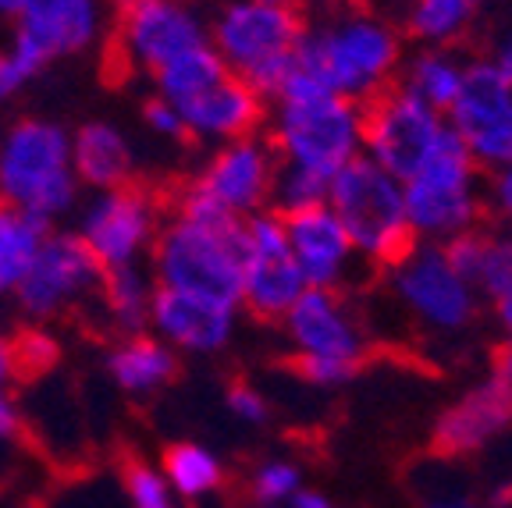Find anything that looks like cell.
<instances>
[{
  "instance_id": "15",
  "label": "cell",
  "mask_w": 512,
  "mask_h": 508,
  "mask_svg": "<svg viewBox=\"0 0 512 508\" xmlns=\"http://www.w3.org/2000/svg\"><path fill=\"white\" fill-rule=\"evenodd\" d=\"M278 167V150L271 143H260V139L246 135V139H232L224 146L192 185L232 217H249L260 214V207L271 199Z\"/></svg>"
},
{
  "instance_id": "19",
  "label": "cell",
  "mask_w": 512,
  "mask_h": 508,
  "mask_svg": "<svg viewBox=\"0 0 512 508\" xmlns=\"http://www.w3.org/2000/svg\"><path fill=\"white\" fill-rule=\"evenodd\" d=\"M150 317L164 338L192 352H214L232 334V306L203 295L175 292L160 285L150 299Z\"/></svg>"
},
{
  "instance_id": "10",
  "label": "cell",
  "mask_w": 512,
  "mask_h": 508,
  "mask_svg": "<svg viewBox=\"0 0 512 508\" xmlns=\"http://www.w3.org/2000/svg\"><path fill=\"white\" fill-rule=\"evenodd\" d=\"M306 292V281L296 267V256L288 249L285 221L281 214L246 217V249H242V299L249 313L260 320H285Z\"/></svg>"
},
{
  "instance_id": "35",
  "label": "cell",
  "mask_w": 512,
  "mask_h": 508,
  "mask_svg": "<svg viewBox=\"0 0 512 508\" xmlns=\"http://www.w3.org/2000/svg\"><path fill=\"white\" fill-rule=\"evenodd\" d=\"M228 409H232L235 416H242L246 423H260V420H267V402H264V395L256 388H249V384H232L228 388Z\"/></svg>"
},
{
  "instance_id": "20",
  "label": "cell",
  "mask_w": 512,
  "mask_h": 508,
  "mask_svg": "<svg viewBox=\"0 0 512 508\" xmlns=\"http://www.w3.org/2000/svg\"><path fill=\"white\" fill-rule=\"evenodd\" d=\"M182 121L196 135H221V139H246L264 121V96L253 93L239 75H224L200 96L175 107Z\"/></svg>"
},
{
  "instance_id": "13",
  "label": "cell",
  "mask_w": 512,
  "mask_h": 508,
  "mask_svg": "<svg viewBox=\"0 0 512 508\" xmlns=\"http://www.w3.org/2000/svg\"><path fill=\"white\" fill-rule=\"evenodd\" d=\"M164 207V196L153 192L146 182H128L118 189H107L82 217L79 239L89 246L100 267H125L139 256L146 242L157 235V210Z\"/></svg>"
},
{
  "instance_id": "49",
  "label": "cell",
  "mask_w": 512,
  "mask_h": 508,
  "mask_svg": "<svg viewBox=\"0 0 512 508\" xmlns=\"http://www.w3.org/2000/svg\"><path fill=\"white\" fill-rule=\"evenodd\" d=\"M509 242H512V239H509Z\"/></svg>"
},
{
  "instance_id": "33",
  "label": "cell",
  "mask_w": 512,
  "mask_h": 508,
  "mask_svg": "<svg viewBox=\"0 0 512 508\" xmlns=\"http://www.w3.org/2000/svg\"><path fill=\"white\" fill-rule=\"evenodd\" d=\"M296 484H299L296 466H288V462H267V466L256 469L253 480H249V494H253L260 505H271V501L296 491Z\"/></svg>"
},
{
  "instance_id": "24",
  "label": "cell",
  "mask_w": 512,
  "mask_h": 508,
  "mask_svg": "<svg viewBox=\"0 0 512 508\" xmlns=\"http://www.w3.org/2000/svg\"><path fill=\"white\" fill-rule=\"evenodd\" d=\"M463 72L466 64L456 61L452 54H445V50H424V54H416L406 64L399 89H406L409 96H416L431 111L448 114L452 100L459 96V86H463Z\"/></svg>"
},
{
  "instance_id": "12",
  "label": "cell",
  "mask_w": 512,
  "mask_h": 508,
  "mask_svg": "<svg viewBox=\"0 0 512 508\" xmlns=\"http://www.w3.org/2000/svg\"><path fill=\"white\" fill-rule=\"evenodd\" d=\"M395 292L416 317L434 331H459L470 324L477 310V292L470 281L448 263L445 249L438 242H416L413 253L392 267Z\"/></svg>"
},
{
  "instance_id": "40",
  "label": "cell",
  "mask_w": 512,
  "mask_h": 508,
  "mask_svg": "<svg viewBox=\"0 0 512 508\" xmlns=\"http://www.w3.org/2000/svg\"><path fill=\"white\" fill-rule=\"evenodd\" d=\"M18 434V413L15 405H11V398L0 391V437H11Z\"/></svg>"
},
{
  "instance_id": "7",
  "label": "cell",
  "mask_w": 512,
  "mask_h": 508,
  "mask_svg": "<svg viewBox=\"0 0 512 508\" xmlns=\"http://www.w3.org/2000/svg\"><path fill=\"white\" fill-rule=\"evenodd\" d=\"M406 214L416 239L448 242L473 231L477 221V160L452 128L441 135L434 153L402 182Z\"/></svg>"
},
{
  "instance_id": "1",
  "label": "cell",
  "mask_w": 512,
  "mask_h": 508,
  "mask_svg": "<svg viewBox=\"0 0 512 508\" xmlns=\"http://www.w3.org/2000/svg\"><path fill=\"white\" fill-rule=\"evenodd\" d=\"M274 100H278V121L271 146L285 164L331 178L338 167L363 153L360 104L320 89L313 79L296 72V64Z\"/></svg>"
},
{
  "instance_id": "5",
  "label": "cell",
  "mask_w": 512,
  "mask_h": 508,
  "mask_svg": "<svg viewBox=\"0 0 512 508\" xmlns=\"http://www.w3.org/2000/svg\"><path fill=\"white\" fill-rule=\"evenodd\" d=\"M242 249H246V221L239 217L221 224L171 217L168 228L153 235V263L160 285L224 302L232 310L242 299Z\"/></svg>"
},
{
  "instance_id": "8",
  "label": "cell",
  "mask_w": 512,
  "mask_h": 508,
  "mask_svg": "<svg viewBox=\"0 0 512 508\" xmlns=\"http://www.w3.org/2000/svg\"><path fill=\"white\" fill-rule=\"evenodd\" d=\"M114 36L107 43V79L128 82L139 72L157 75L185 50L207 43L203 22L182 0H114Z\"/></svg>"
},
{
  "instance_id": "11",
  "label": "cell",
  "mask_w": 512,
  "mask_h": 508,
  "mask_svg": "<svg viewBox=\"0 0 512 508\" xmlns=\"http://www.w3.org/2000/svg\"><path fill=\"white\" fill-rule=\"evenodd\" d=\"M477 164H512V89L488 61L466 64L463 86L445 114Z\"/></svg>"
},
{
  "instance_id": "28",
  "label": "cell",
  "mask_w": 512,
  "mask_h": 508,
  "mask_svg": "<svg viewBox=\"0 0 512 508\" xmlns=\"http://www.w3.org/2000/svg\"><path fill=\"white\" fill-rule=\"evenodd\" d=\"M160 462H164V477L185 498H200L224 484L221 462L200 445H168Z\"/></svg>"
},
{
  "instance_id": "43",
  "label": "cell",
  "mask_w": 512,
  "mask_h": 508,
  "mask_svg": "<svg viewBox=\"0 0 512 508\" xmlns=\"http://www.w3.org/2000/svg\"><path fill=\"white\" fill-rule=\"evenodd\" d=\"M296 508H331V501L313 491H303V494H296Z\"/></svg>"
},
{
  "instance_id": "22",
  "label": "cell",
  "mask_w": 512,
  "mask_h": 508,
  "mask_svg": "<svg viewBox=\"0 0 512 508\" xmlns=\"http://www.w3.org/2000/svg\"><path fill=\"white\" fill-rule=\"evenodd\" d=\"M448 263L470 281L477 295L495 299L505 285L512 281V242L509 239H491L480 231H463L456 239L441 242Z\"/></svg>"
},
{
  "instance_id": "42",
  "label": "cell",
  "mask_w": 512,
  "mask_h": 508,
  "mask_svg": "<svg viewBox=\"0 0 512 508\" xmlns=\"http://www.w3.org/2000/svg\"><path fill=\"white\" fill-rule=\"evenodd\" d=\"M498 377L512 388V334H509V342H505V349L498 352Z\"/></svg>"
},
{
  "instance_id": "34",
  "label": "cell",
  "mask_w": 512,
  "mask_h": 508,
  "mask_svg": "<svg viewBox=\"0 0 512 508\" xmlns=\"http://www.w3.org/2000/svg\"><path fill=\"white\" fill-rule=\"evenodd\" d=\"M143 114H146V125H150L157 135H168V139H182V143H189V139H192V132H189V125L182 121V114H178L175 107H171L168 100H164V96L150 100Z\"/></svg>"
},
{
  "instance_id": "39",
  "label": "cell",
  "mask_w": 512,
  "mask_h": 508,
  "mask_svg": "<svg viewBox=\"0 0 512 508\" xmlns=\"http://www.w3.org/2000/svg\"><path fill=\"white\" fill-rule=\"evenodd\" d=\"M22 82L25 79H22V72L15 68V61H11L8 54H0V100L15 93V89L22 86Z\"/></svg>"
},
{
  "instance_id": "46",
  "label": "cell",
  "mask_w": 512,
  "mask_h": 508,
  "mask_svg": "<svg viewBox=\"0 0 512 508\" xmlns=\"http://www.w3.org/2000/svg\"><path fill=\"white\" fill-rule=\"evenodd\" d=\"M320 4H335V0H320Z\"/></svg>"
},
{
  "instance_id": "45",
  "label": "cell",
  "mask_w": 512,
  "mask_h": 508,
  "mask_svg": "<svg viewBox=\"0 0 512 508\" xmlns=\"http://www.w3.org/2000/svg\"><path fill=\"white\" fill-rule=\"evenodd\" d=\"M431 508H473L470 501H438V505H431Z\"/></svg>"
},
{
  "instance_id": "26",
  "label": "cell",
  "mask_w": 512,
  "mask_h": 508,
  "mask_svg": "<svg viewBox=\"0 0 512 508\" xmlns=\"http://www.w3.org/2000/svg\"><path fill=\"white\" fill-rule=\"evenodd\" d=\"M224 75H228V68H224V61L217 57V50L210 47V43H203V47L185 50L175 61L164 64L157 72V86H160V96H164L171 107H178V104H185V100H192V96H200L203 89H210L217 79H224Z\"/></svg>"
},
{
  "instance_id": "44",
  "label": "cell",
  "mask_w": 512,
  "mask_h": 508,
  "mask_svg": "<svg viewBox=\"0 0 512 508\" xmlns=\"http://www.w3.org/2000/svg\"><path fill=\"white\" fill-rule=\"evenodd\" d=\"M25 0H0V15H22Z\"/></svg>"
},
{
  "instance_id": "37",
  "label": "cell",
  "mask_w": 512,
  "mask_h": 508,
  "mask_svg": "<svg viewBox=\"0 0 512 508\" xmlns=\"http://www.w3.org/2000/svg\"><path fill=\"white\" fill-rule=\"evenodd\" d=\"M495 203L505 217H512V164L509 167H498L495 175Z\"/></svg>"
},
{
  "instance_id": "18",
  "label": "cell",
  "mask_w": 512,
  "mask_h": 508,
  "mask_svg": "<svg viewBox=\"0 0 512 508\" xmlns=\"http://www.w3.org/2000/svg\"><path fill=\"white\" fill-rule=\"evenodd\" d=\"M512 423V388L502 377H491L480 388H473L470 395L459 398L452 409H445V416L438 420L431 437L434 455H470L477 448H484L495 434H502Z\"/></svg>"
},
{
  "instance_id": "16",
  "label": "cell",
  "mask_w": 512,
  "mask_h": 508,
  "mask_svg": "<svg viewBox=\"0 0 512 508\" xmlns=\"http://www.w3.org/2000/svg\"><path fill=\"white\" fill-rule=\"evenodd\" d=\"M285 331L296 342V356L349 366L352 374L360 370L367 352L363 331L352 320L349 306L331 288H306L296 306L285 313Z\"/></svg>"
},
{
  "instance_id": "14",
  "label": "cell",
  "mask_w": 512,
  "mask_h": 508,
  "mask_svg": "<svg viewBox=\"0 0 512 508\" xmlns=\"http://www.w3.org/2000/svg\"><path fill=\"white\" fill-rule=\"evenodd\" d=\"M100 274L104 267L96 263L79 235H47L15 292L32 317H50L79 302L93 285H100Z\"/></svg>"
},
{
  "instance_id": "41",
  "label": "cell",
  "mask_w": 512,
  "mask_h": 508,
  "mask_svg": "<svg viewBox=\"0 0 512 508\" xmlns=\"http://www.w3.org/2000/svg\"><path fill=\"white\" fill-rule=\"evenodd\" d=\"M491 302H495V310H498V320H502V327L512 334V281Z\"/></svg>"
},
{
  "instance_id": "9",
  "label": "cell",
  "mask_w": 512,
  "mask_h": 508,
  "mask_svg": "<svg viewBox=\"0 0 512 508\" xmlns=\"http://www.w3.org/2000/svg\"><path fill=\"white\" fill-rule=\"evenodd\" d=\"M445 132V114L431 111L399 86L381 89L367 104H360L363 157H370L399 182H406L431 157Z\"/></svg>"
},
{
  "instance_id": "23",
  "label": "cell",
  "mask_w": 512,
  "mask_h": 508,
  "mask_svg": "<svg viewBox=\"0 0 512 508\" xmlns=\"http://www.w3.org/2000/svg\"><path fill=\"white\" fill-rule=\"evenodd\" d=\"M111 377L132 395H150V391L164 388L178 377V363L157 338H146L143 331L128 334L125 342H118L107 356Z\"/></svg>"
},
{
  "instance_id": "17",
  "label": "cell",
  "mask_w": 512,
  "mask_h": 508,
  "mask_svg": "<svg viewBox=\"0 0 512 508\" xmlns=\"http://www.w3.org/2000/svg\"><path fill=\"white\" fill-rule=\"evenodd\" d=\"M281 221H285L288 249L296 256V267L303 274L306 288H331L335 292L345 274H349L356 249H352L338 217L328 210V203L285 214Z\"/></svg>"
},
{
  "instance_id": "38",
  "label": "cell",
  "mask_w": 512,
  "mask_h": 508,
  "mask_svg": "<svg viewBox=\"0 0 512 508\" xmlns=\"http://www.w3.org/2000/svg\"><path fill=\"white\" fill-rule=\"evenodd\" d=\"M491 68H495L498 75H502V82L512 89V36H505L502 43L495 47V57H491Z\"/></svg>"
},
{
  "instance_id": "30",
  "label": "cell",
  "mask_w": 512,
  "mask_h": 508,
  "mask_svg": "<svg viewBox=\"0 0 512 508\" xmlns=\"http://www.w3.org/2000/svg\"><path fill=\"white\" fill-rule=\"evenodd\" d=\"M328 182L331 178H320L313 171H303V167H292L281 160L278 167V178H274V189H271V199H274V214H296V210H310V207H320L324 199H328Z\"/></svg>"
},
{
  "instance_id": "6",
  "label": "cell",
  "mask_w": 512,
  "mask_h": 508,
  "mask_svg": "<svg viewBox=\"0 0 512 508\" xmlns=\"http://www.w3.org/2000/svg\"><path fill=\"white\" fill-rule=\"evenodd\" d=\"M75 196L72 143L50 121H18L0 146V203L50 221Z\"/></svg>"
},
{
  "instance_id": "21",
  "label": "cell",
  "mask_w": 512,
  "mask_h": 508,
  "mask_svg": "<svg viewBox=\"0 0 512 508\" xmlns=\"http://www.w3.org/2000/svg\"><path fill=\"white\" fill-rule=\"evenodd\" d=\"M72 171L96 189H118V185L136 182V160H132L125 135L111 125H100V121H93L75 135Z\"/></svg>"
},
{
  "instance_id": "2",
  "label": "cell",
  "mask_w": 512,
  "mask_h": 508,
  "mask_svg": "<svg viewBox=\"0 0 512 508\" xmlns=\"http://www.w3.org/2000/svg\"><path fill=\"white\" fill-rule=\"evenodd\" d=\"M399 68V36L370 15H342L324 29H306L296 50V72L320 89L367 104L370 96L388 89Z\"/></svg>"
},
{
  "instance_id": "48",
  "label": "cell",
  "mask_w": 512,
  "mask_h": 508,
  "mask_svg": "<svg viewBox=\"0 0 512 508\" xmlns=\"http://www.w3.org/2000/svg\"><path fill=\"white\" fill-rule=\"evenodd\" d=\"M0 207H4V203H0Z\"/></svg>"
},
{
  "instance_id": "4",
  "label": "cell",
  "mask_w": 512,
  "mask_h": 508,
  "mask_svg": "<svg viewBox=\"0 0 512 508\" xmlns=\"http://www.w3.org/2000/svg\"><path fill=\"white\" fill-rule=\"evenodd\" d=\"M303 36L306 22L288 0H235L214 22L217 57L260 96H278Z\"/></svg>"
},
{
  "instance_id": "31",
  "label": "cell",
  "mask_w": 512,
  "mask_h": 508,
  "mask_svg": "<svg viewBox=\"0 0 512 508\" xmlns=\"http://www.w3.org/2000/svg\"><path fill=\"white\" fill-rule=\"evenodd\" d=\"M15 345V366H18V384H36L47 377L61 359V345L50 338L47 331H18L11 338Z\"/></svg>"
},
{
  "instance_id": "47",
  "label": "cell",
  "mask_w": 512,
  "mask_h": 508,
  "mask_svg": "<svg viewBox=\"0 0 512 508\" xmlns=\"http://www.w3.org/2000/svg\"><path fill=\"white\" fill-rule=\"evenodd\" d=\"M260 508H267V505H260Z\"/></svg>"
},
{
  "instance_id": "27",
  "label": "cell",
  "mask_w": 512,
  "mask_h": 508,
  "mask_svg": "<svg viewBox=\"0 0 512 508\" xmlns=\"http://www.w3.org/2000/svg\"><path fill=\"white\" fill-rule=\"evenodd\" d=\"M100 295H104V310L114 317V324L128 334H139V327L150 317V299H153L143 270L136 263L107 267L100 274Z\"/></svg>"
},
{
  "instance_id": "29",
  "label": "cell",
  "mask_w": 512,
  "mask_h": 508,
  "mask_svg": "<svg viewBox=\"0 0 512 508\" xmlns=\"http://www.w3.org/2000/svg\"><path fill=\"white\" fill-rule=\"evenodd\" d=\"M477 8L480 0H416L409 11V32L427 43H448L463 36Z\"/></svg>"
},
{
  "instance_id": "25",
  "label": "cell",
  "mask_w": 512,
  "mask_h": 508,
  "mask_svg": "<svg viewBox=\"0 0 512 508\" xmlns=\"http://www.w3.org/2000/svg\"><path fill=\"white\" fill-rule=\"evenodd\" d=\"M47 239V221L0 207V292H15Z\"/></svg>"
},
{
  "instance_id": "36",
  "label": "cell",
  "mask_w": 512,
  "mask_h": 508,
  "mask_svg": "<svg viewBox=\"0 0 512 508\" xmlns=\"http://www.w3.org/2000/svg\"><path fill=\"white\" fill-rule=\"evenodd\" d=\"M18 384V366H15V345L11 338H0V391Z\"/></svg>"
},
{
  "instance_id": "3",
  "label": "cell",
  "mask_w": 512,
  "mask_h": 508,
  "mask_svg": "<svg viewBox=\"0 0 512 508\" xmlns=\"http://www.w3.org/2000/svg\"><path fill=\"white\" fill-rule=\"evenodd\" d=\"M324 203L345 228L356 256H367L370 263L395 267L420 242L409 224L402 182L363 153L331 175Z\"/></svg>"
},
{
  "instance_id": "32",
  "label": "cell",
  "mask_w": 512,
  "mask_h": 508,
  "mask_svg": "<svg viewBox=\"0 0 512 508\" xmlns=\"http://www.w3.org/2000/svg\"><path fill=\"white\" fill-rule=\"evenodd\" d=\"M118 469H121V480H125L128 498H132V505L136 508H175L168 498L164 480H160L157 473L139 459V452L125 448V452L118 455Z\"/></svg>"
}]
</instances>
